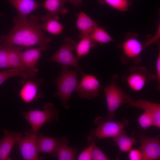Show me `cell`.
I'll use <instances>...</instances> for the list:
<instances>
[{
	"instance_id": "obj_1",
	"label": "cell",
	"mask_w": 160,
	"mask_h": 160,
	"mask_svg": "<svg viewBox=\"0 0 160 160\" xmlns=\"http://www.w3.org/2000/svg\"><path fill=\"white\" fill-rule=\"evenodd\" d=\"M39 20L36 16L30 15L24 22L15 23V26L7 34L0 36L1 45H15L28 48L37 45L41 51L46 50L52 39L45 35L38 23Z\"/></svg>"
},
{
	"instance_id": "obj_2",
	"label": "cell",
	"mask_w": 160,
	"mask_h": 160,
	"mask_svg": "<svg viewBox=\"0 0 160 160\" xmlns=\"http://www.w3.org/2000/svg\"><path fill=\"white\" fill-rule=\"evenodd\" d=\"M79 71L76 69L71 70L68 66L61 65V73L54 80L57 89L54 94V96L59 99L62 106L65 109L69 108V100L78 84L77 74Z\"/></svg>"
},
{
	"instance_id": "obj_3",
	"label": "cell",
	"mask_w": 160,
	"mask_h": 160,
	"mask_svg": "<svg viewBox=\"0 0 160 160\" xmlns=\"http://www.w3.org/2000/svg\"><path fill=\"white\" fill-rule=\"evenodd\" d=\"M119 78L116 75H113L110 84L103 89L105 92L108 113L105 119L114 120L115 118V112L122 105L129 104L132 100L117 83Z\"/></svg>"
},
{
	"instance_id": "obj_4",
	"label": "cell",
	"mask_w": 160,
	"mask_h": 160,
	"mask_svg": "<svg viewBox=\"0 0 160 160\" xmlns=\"http://www.w3.org/2000/svg\"><path fill=\"white\" fill-rule=\"evenodd\" d=\"M22 116L30 124L32 130L37 133L45 124L58 121L59 113L52 103H48L44 105L42 110L23 112Z\"/></svg>"
},
{
	"instance_id": "obj_5",
	"label": "cell",
	"mask_w": 160,
	"mask_h": 160,
	"mask_svg": "<svg viewBox=\"0 0 160 160\" xmlns=\"http://www.w3.org/2000/svg\"><path fill=\"white\" fill-rule=\"evenodd\" d=\"M94 122L97 127L92 129L89 135L98 139L115 137L125 131V127L129 124L125 118L116 121L101 116L95 118Z\"/></svg>"
},
{
	"instance_id": "obj_6",
	"label": "cell",
	"mask_w": 160,
	"mask_h": 160,
	"mask_svg": "<svg viewBox=\"0 0 160 160\" xmlns=\"http://www.w3.org/2000/svg\"><path fill=\"white\" fill-rule=\"evenodd\" d=\"M76 44L72 38L66 37L60 47L48 58L49 60L60 64L61 65L72 66L80 71L82 68L78 65L79 60L73 52L76 49Z\"/></svg>"
},
{
	"instance_id": "obj_7",
	"label": "cell",
	"mask_w": 160,
	"mask_h": 160,
	"mask_svg": "<svg viewBox=\"0 0 160 160\" xmlns=\"http://www.w3.org/2000/svg\"><path fill=\"white\" fill-rule=\"evenodd\" d=\"M154 78L145 67L135 65L131 67L129 73L127 75H123L122 80L131 89L139 92Z\"/></svg>"
},
{
	"instance_id": "obj_8",
	"label": "cell",
	"mask_w": 160,
	"mask_h": 160,
	"mask_svg": "<svg viewBox=\"0 0 160 160\" xmlns=\"http://www.w3.org/2000/svg\"><path fill=\"white\" fill-rule=\"evenodd\" d=\"M81 79L75 91L80 98L90 100L97 97L102 86L97 78L92 74H86L81 70Z\"/></svg>"
},
{
	"instance_id": "obj_9",
	"label": "cell",
	"mask_w": 160,
	"mask_h": 160,
	"mask_svg": "<svg viewBox=\"0 0 160 160\" xmlns=\"http://www.w3.org/2000/svg\"><path fill=\"white\" fill-rule=\"evenodd\" d=\"M37 133L31 129L25 131V136H23L17 143L24 160L39 159L37 148Z\"/></svg>"
},
{
	"instance_id": "obj_10",
	"label": "cell",
	"mask_w": 160,
	"mask_h": 160,
	"mask_svg": "<svg viewBox=\"0 0 160 160\" xmlns=\"http://www.w3.org/2000/svg\"><path fill=\"white\" fill-rule=\"evenodd\" d=\"M35 77L24 79L22 81L23 86L19 92L20 98L24 102L30 103L38 99L41 95V86L44 79Z\"/></svg>"
},
{
	"instance_id": "obj_11",
	"label": "cell",
	"mask_w": 160,
	"mask_h": 160,
	"mask_svg": "<svg viewBox=\"0 0 160 160\" xmlns=\"http://www.w3.org/2000/svg\"><path fill=\"white\" fill-rule=\"evenodd\" d=\"M6 47L10 68L17 69L21 71L25 74L27 78L35 77L39 70L37 68H30L23 62L20 56L23 47L15 45Z\"/></svg>"
},
{
	"instance_id": "obj_12",
	"label": "cell",
	"mask_w": 160,
	"mask_h": 160,
	"mask_svg": "<svg viewBox=\"0 0 160 160\" xmlns=\"http://www.w3.org/2000/svg\"><path fill=\"white\" fill-rule=\"evenodd\" d=\"M139 149L143 160H157L160 159V141L157 137L143 135L140 138Z\"/></svg>"
},
{
	"instance_id": "obj_13",
	"label": "cell",
	"mask_w": 160,
	"mask_h": 160,
	"mask_svg": "<svg viewBox=\"0 0 160 160\" xmlns=\"http://www.w3.org/2000/svg\"><path fill=\"white\" fill-rule=\"evenodd\" d=\"M144 47L141 43L135 38L126 39L122 44L124 56L121 59V61L125 64L131 60L135 63L140 64L141 59L139 56Z\"/></svg>"
},
{
	"instance_id": "obj_14",
	"label": "cell",
	"mask_w": 160,
	"mask_h": 160,
	"mask_svg": "<svg viewBox=\"0 0 160 160\" xmlns=\"http://www.w3.org/2000/svg\"><path fill=\"white\" fill-rule=\"evenodd\" d=\"M17 10L18 15L15 17L13 21L15 23L25 21L27 16L38 8L42 6L34 0H6Z\"/></svg>"
},
{
	"instance_id": "obj_15",
	"label": "cell",
	"mask_w": 160,
	"mask_h": 160,
	"mask_svg": "<svg viewBox=\"0 0 160 160\" xmlns=\"http://www.w3.org/2000/svg\"><path fill=\"white\" fill-rule=\"evenodd\" d=\"M4 136L0 145V160H10L9 155L15 144L17 143L23 136L21 132L3 130Z\"/></svg>"
},
{
	"instance_id": "obj_16",
	"label": "cell",
	"mask_w": 160,
	"mask_h": 160,
	"mask_svg": "<svg viewBox=\"0 0 160 160\" xmlns=\"http://www.w3.org/2000/svg\"><path fill=\"white\" fill-rule=\"evenodd\" d=\"M128 107H134L143 110L152 116L153 126L160 128V105L148 100L139 99L137 100H132L128 104Z\"/></svg>"
},
{
	"instance_id": "obj_17",
	"label": "cell",
	"mask_w": 160,
	"mask_h": 160,
	"mask_svg": "<svg viewBox=\"0 0 160 160\" xmlns=\"http://www.w3.org/2000/svg\"><path fill=\"white\" fill-rule=\"evenodd\" d=\"M40 19L42 29L54 35L60 34L64 29V26L59 21L58 15L49 13L41 16Z\"/></svg>"
},
{
	"instance_id": "obj_18",
	"label": "cell",
	"mask_w": 160,
	"mask_h": 160,
	"mask_svg": "<svg viewBox=\"0 0 160 160\" xmlns=\"http://www.w3.org/2000/svg\"><path fill=\"white\" fill-rule=\"evenodd\" d=\"M69 142L65 136L59 139L54 157L59 160H74L76 159L77 147L72 148L68 145Z\"/></svg>"
},
{
	"instance_id": "obj_19",
	"label": "cell",
	"mask_w": 160,
	"mask_h": 160,
	"mask_svg": "<svg viewBox=\"0 0 160 160\" xmlns=\"http://www.w3.org/2000/svg\"><path fill=\"white\" fill-rule=\"evenodd\" d=\"M37 139L38 152L49 153L54 157L59 138L46 136L37 132Z\"/></svg>"
},
{
	"instance_id": "obj_20",
	"label": "cell",
	"mask_w": 160,
	"mask_h": 160,
	"mask_svg": "<svg viewBox=\"0 0 160 160\" xmlns=\"http://www.w3.org/2000/svg\"><path fill=\"white\" fill-rule=\"evenodd\" d=\"M76 25L81 32L80 35H90L98 26L94 20L82 11L78 14Z\"/></svg>"
},
{
	"instance_id": "obj_21",
	"label": "cell",
	"mask_w": 160,
	"mask_h": 160,
	"mask_svg": "<svg viewBox=\"0 0 160 160\" xmlns=\"http://www.w3.org/2000/svg\"><path fill=\"white\" fill-rule=\"evenodd\" d=\"M41 50L39 47L28 49L21 52V59L24 64L31 69L37 68V64L42 57Z\"/></svg>"
},
{
	"instance_id": "obj_22",
	"label": "cell",
	"mask_w": 160,
	"mask_h": 160,
	"mask_svg": "<svg viewBox=\"0 0 160 160\" xmlns=\"http://www.w3.org/2000/svg\"><path fill=\"white\" fill-rule=\"evenodd\" d=\"M80 39L76 44V56L78 60L81 57L87 55L91 49L94 47L96 44L91 38L90 35H80Z\"/></svg>"
},
{
	"instance_id": "obj_23",
	"label": "cell",
	"mask_w": 160,
	"mask_h": 160,
	"mask_svg": "<svg viewBox=\"0 0 160 160\" xmlns=\"http://www.w3.org/2000/svg\"><path fill=\"white\" fill-rule=\"evenodd\" d=\"M67 1L68 0H46L42 4V6L50 14L65 15L68 13V10L65 7Z\"/></svg>"
},
{
	"instance_id": "obj_24",
	"label": "cell",
	"mask_w": 160,
	"mask_h": 160,
	"mask_svg": "<svg viewBox=\"0 0 160 160\" xmlns=\"http://www.w3.org/2000/svg\"><path fill=\"white\" fill-rule=\"evenodd\" d=\"M113 140L120 150L123 152H128L137 142L134 137L127 136L125 131L113 138Z\"/></svg>"
},
{
	"instance_id": "obj_25",
	"label": "cell",
	"mask_w": 160,
	"mask_h": 160,
	"mask_svg": "<svg viewBox=\"0 0 160 160\" xmlns=\"http://www.w3.org/2000/svg\"><path fill=\"white\" fill-rule=\"evenodd\" d=\"M92 39L96 43H107L113 41L109 33L103 28L97 26L90 34Z\"/></svg>"
},
{
	"instance_id": "obj_26",
	"label": "cell",
	"mask_w": 160,
	"mask_h": 160,
	"mask_svg": "<svg viewBox=\"0 0 160 160\" xmlns=\"http://www.w3.org/2000/svg\"><path fill=\"white\" fill-rule=\"evenodd\" d=\"M89 144L92 146V160H108L110 159L96 145V138L89 135L87 137Z\"/></svg>"
},
{
	"instance_id": "obj_27",
	"label": "cell",
	"mask_w": 160,
	"mask_h": 160,
	"mask_svg": "<svg viewBox=\"0 0 160 160\" xmlns=\"http://www.w3.org/2000/svg\"><path fill=\"white\" fill-rule=\"evenodd\" d=\"M15 76H21L24 79H27L25 74L21 71L11 68L0 72V86L9 78Z\"/></svg>"
},
{
	"instance_id": "obj_28",
	"label": "cell",
	"mask_w": 160,
	"mask_h": 160,
	"mask_svg": "<svg viewBox=\"0 0 160 160\" xmlns=\"http://www.w3.org/2000/svg\"><path fill=\"white\" fill-rule=\"evenodd\" d=\"M102 4H106L117 10L126 11L128 7L127 0H99Z\"/></svg>"
},
{
	"instance_id": "obj_29",
	"label": "cell",
	"mask_w": 160,
	"mask_h": 160,
	"mask_svg": "<svg viewBox=\"0 0 160 160\" xmlns=\"http://www.w3.org/2000/svg\"><path fill=\"white\" fill-rule=\"evenodd\" d=\"M137 122L140 127L144 129H147L154 126L152 116L148 113L144 111L138 117Z\"/></svg>"
},
{
	"instance_id": "obj_30",
	"label": "cell",
	"mask_w": 160,
	"mask_h": 160,
	"mask_svg": "<svg viewBox=\"0 0 160 160\" xmlns=\"http://www.w3.org/2000/svg\"><path fill=\"white\" fill-rule=\"evenodd\" d=\"M10 68L6 47L0 46V69Z\"/></svg>"
},
{
	"instance_id": "obj_31",
	"label": "cell",
	"mask_w": 160,
	"mask_h": 160,
	"mask_svg": "<svg viewBox=\"0 0 160 160\" xmlns=\"http://www.w3.org/2000/svg\"><path fill=\"white\" fill-rule=\"evenodd\" d=\"M89 146L84 149L79 155L77 158L78 160H92V146L89 144Z\"/></svg>"
},
{
	"instance_id": "obj_32",
	"label": "cell",
	"mask_w": 160,
	"mask_h": 160,
	"mask_svg": "<svg viewBox=\"0 0 160 160\" xmlns=\"http://www.w3.org/2000/svg\"><path fill=\"white\" fill-rule=\"evenodd\" d=\"M128 152L129 160H143L142 155L139 149H131Z\"/></svg>"
},
{
	"instance_id": "obj_33",
	"label": "cell",
	"mask_w": 160,
	"mask_h": 160,
	"mask_svg": "<svg viewBox=\"0 0 160 160\" xmlns=\"http://www.w3.org/2000/svg\"><path fill=\"white\" fill-rule=\"evenodd\" d=\"M156 75L155 79L158 82L157 89L159 91L160 88V52H159L156 64Z\"/></svg>"
},
{
	"instance_id": "obj_34",
	"label": "cell",
	"mask_w": 160,
	"mask_h": 160,
	"mask_svg": "<svg viewBox=\"0 0 160 160\" xmlns=\"http://www.w3.org/2000/svg\"><path fill=\"white\" fill-rule=\"evenodd\" d=\"M68 1L75 7L80 5L82 3V0H68Z\"/></svg>"
},
{
	"instance_id": "obj_35",
	"label": "cell",
	"mask_w": 160,
	"mask_h": 160,
	"mask_svg": "<svg viewBox=\"0 0 160 160\" xmlns=\"http://www.w3.org/2000/svg\"><path fill=\"white\" fill-rule=\"evenodd\" d=\"M1 141H2V138L1 140H0V145L1 142Z\"/></svg>"
}]
</instances>
